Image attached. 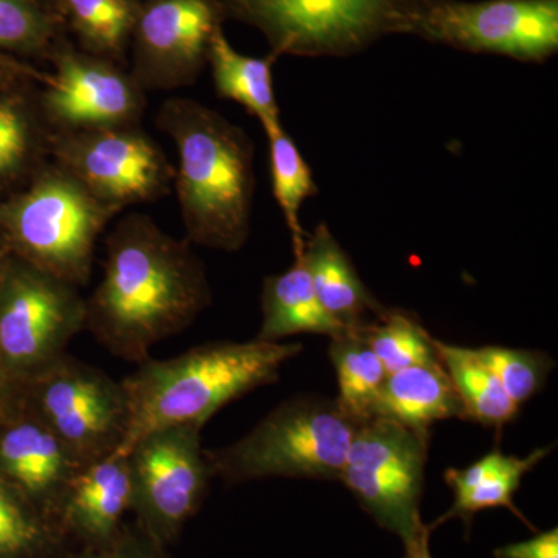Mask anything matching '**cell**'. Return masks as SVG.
<instances>
[{
  "mask_svg": "<svg viewBox=\"0 0 558 558\" xmlns=\"http://www.w3.org/2000/svg\"><path fill=\"white\" fill-rule=\"evenodd\" d=\"M476 354L519 407L537 395L554 368L553 359L542 351L484 347L476 349Z\"/></svg>",
  "mask_w": 558,
  "mask_h": 558,
  "instance_id": "cell-29",
  "label": "cell"
},
{
  "mask_svg": "<svg viewBox=\"0 0 558 558\" xmlns=\"http://www.w3.org/2000/svg\"><path fill=\"white\" fill-rule=\"evenodd\" d=\"M78 289L13 255L0 282V368L14 384L53 365L86 329Z\"/></svg>",
  "mask_w": 558,
  "mask_h": 558,
  "instance_id": "cell-7",
  "label": "cell"
},
{
  "mask_svg": "<svg viewBox=\"0 0 558 558\" xmlns=\"http://www.w3.org/2000/svg\"><path fill=\"white\" fill-rule=\"evenodd\" d=\"M39 2L43 3L44 7H47V9L53 11L54 0H39Z\"/></svg>",
  "mask_w": 558,
  "mask_h": 558,
  "instance_id": "cell-38",
  "label": "cell"
},
{
  "mask_svg": "<svg viewBox=\"0 0 558 558\" xmlns=\"http://www.w3.org/2000/svg\"><path fill=\"white\" fill-rule=\"evenodd\" d=\"M83 465L22 400L0 422V476L33 506L60 512Z\"/></svg>",
  "mask_w": 558,
  "mask_h": 558,
  "instance_id": "cell-15",
  "label": "cell"
},
{
  "mask_svg": "<svg viewBox=\"0 0 558 558\" xmlns=\"http://www.w3.org/2000/svg\"><path fill=\"white\" fill-rule=\"evenodd\" d=\"M11 259H13V252H11L9 244H7V241L3 240L2 234H0V282H2L3 277H5Z\"/></svg>",
  "mask_w": 558,
  "mask_h": 558,
  "instance_id": "cell-36",
  "label": "cell"
},
{
  "mask_svg": "<svg viewBox=\"0 0 558 558\" xmlns=\"http://www.w3.org/2000/svg\"><path fill=\"white\" fill-rule=\"evenodd\" d=\"M329 357L339 380L336 400L341 411L355 424L373 418L388 376L379 357L354 328L330 339Z\"/></svg>",
  "mask_w": 558,
  "mask_h": 558,
  "instance_id": "cell-25",
  "label": "cell"
},
{
  "mask_svg": "<svg viewBox=\"0 0 558 558\" xmlns=\"http://www.w3.org/2000/svg\"><path fill=\"white\" fill-rule=\"evenodd\" d=\"M199 425L156 429L132 447V509L157 542L178 534L211 478Z\"/></svg>",
  "mask_w": 558,
  "mask_h": 558,
  "instance_id": "cell-13",
  "label": "cell"
},
{
  "mask_svg": "<svg viewBox=\"0 0 558 558\" xmlns=\"http://www.w3.org/2000/svg\"><path fill=\"white\" fill-rule=\"evenodd\" d=\"M293 266L284 274L264 279L260 295L263 322L256 340H279L299 333H322L332 337L349 328L330 317L317 299L310 271L301 256H293Z\"/></svg>",
  "mask_w": 558,
  "mask_h": 558,
  "instance_id": "cell-20",
  "label": "cell"
},
{
  "mask_svg": "<svg viewBox=\"0 0 558 558\" xmlns=\"http://www.w3.org/2000/svg\"><path fill=\"white\" fill-rule=\"evenodd\" d=\"M269 140L271 190L275 201L284 216L292 236L293 256L300 255L304 245L303 227L300 222V209L311 197L317 196L318 186L312 170L299 146L284 128L267 135Z\"/></svg>",
  "mask_w": 558,
  "mask_h": 558,
  "instance_id": "cell-26",
  "label": "cell"
},
{
  "mask_svg": "<svg viewBox=\"0 0 558 558\" xmlns=\"http://www.w3.org/2000/svg\"><path fill=\"white\" fill-rule=\"evenodd\" d=\"M47 60L53 72L40 84L38 98L53 134L138 126L146 92L119 62L87 53L65 36Z\"/></svg>",
  "mask_w": 558,
  "mask_h": 558,
  "instance_id": "cell-12",
  "label": "cell"
},
{
  "mask_svg": "<svg viewBox=\"0 0 558 558\" xmlns=\"http://www.w3.org/2000/svg\"><path fill=\"white\" fill-rule=\"evenodd\" d=\"M357 425L337 400H286L231 446L205 450L211 476L339 480Z\"/></svg>",
  "mask_w": 558,
  "mask_h": 558,
  "instance_id": "cell-5",
  "label": "cell"
},
{
  "mask_svg": "<svg viewBox=\"0 0 558 558\" xmlns=\"http://www.w3.org/2000/svg\"><path fill=\"white\" fill-rule=\"evenodd\" d=\"M379 357L388 374L411 366L439 363L427 330L405 311L381 312L376 322L354 328Z\"/></svg>",
  "mask_w": 558,
  "mask_h": 558,
  "instance_id": "cell-27",
  "label": "cell"
},
{
  "mask_svg": "<svg viewBox=\"0 0 558 558\" xmlns=\"http://www.w3.org/2000/svg\"><path fill=\"white\" fill-rule=\"evenodd\" d=\"M132 509V478L128 454H109L80 470L60 508L65 526L90 542L116 537L124 512Z\"/></svg>",
  "mask_w": 558,
  "mask_h": 558,
  "instance_id": "cell-16",
  "label": "cell"
},
{
  "mask_svg": "<svg viewBox=\"0 0 558 558\" xmlns=\"http://www.w3.org/2000/svg\"><path fill=\"white\" fill-rule=\"evenodd\" d=\"M50 160L117 211L159 201L174 185V167L140 124L51 134Z\"/></svg>",
  "mask_w": 558,
  "mask_h": 558,
  "instance_id": "cell-11",
  "label": "cell"
},
{
  "mask_svg": "<svg viewBox=\"0 0 558 558\" xmlns=\"http://www.w3.org/2000/svg\"><path fill=\"white\" fill-rule=\"evenodd\" d=\"M227 17L222 0H142L132 32L131 75L143 90L196 83Z\"/></svg>",
  "mask_w": 558,
  "mask_h": 558,
  "instance_id": "cell-14",
  "label": "cell"
},
{
  "mask_svg": "<svg viewBox=\"0 0 558 558\" xmlns=\"http://www.w3.org/2000/svg\"><path fill=\"white\" fill-rule=\"evenodd\" d=\"M21 398V387L3 373L0 368V422L9 416L10 411L16 407V400Z\"/></svg>",
  "mask_w": 558,
  "mask_h": 558,
  "instance_id": "cell-34",
  "label": "cell"
},
{
  "mask_svg": "<svg viewBox=\"0 0 558 558\" xmlns=\"http://www.w3.org/2000/svg\"><path fill=\"white\" fill-rule=\"evenodd\" d=\"M409 35L470 53L545 62L558 51V0H421Z\"/></svg>",
  "mask_w": 558,
  "mask_h": 558,
  "instance_id": "cell-9",
  "label": "cell"
},
{
  "mask_svg": "<svg viewBox=\"0 0 558 558\" xmlns=\"http://www.w3.org/2000/svg\"><path fill=\"white\" fill-rule=\"evenodd\" d=\"M112 539L110 538L109 542L102 543L105 545L102 549L84 553L73 558H156L146 548H143V545L131 542L117 543L116 545V543H112Z\"/></svg>",
  "mask_w": 558,
  "mask_h": 558,
  "instance_id": "cell-32",
  "label": "cell"
},
{
  "mask_svg": "<svg viewBox=\"0 0 558 558\" xmlns=\"http://www.w3.org/2000/svg\"><path fill=\"white\" fill-rule=\"evenodd\" d=\"M429 531L432 529L424 524L409 538L403 539L405 558H433L429 554Z\"/></svg>",
  "mask_w": 558,
  "mask_h": 558,
  "instance_id": "cell-35",
  "label": "cell"
},
{
  "mask_svg": "<svg viewBox=\"0 0 558 558\" xmlns=\"http://www.w3.org/2000/svg\"><path fill=\"white\" fill-rule=\"evenodd\" d=\"M211 304L204 263L149 216L131 213L106 238L105 271L86 299V329L110 354L142 363Z\"/></svg>",
  "mask_w": 558,
  "mask_h": 558,
  "instance_id": "cell-1",
  "label": "cell"
},
{
  "mask_svg": "<svg viewBox=\"0 0 558 558\" xmlns=\"http://www.w3.org/2000/svg\"><path fill=\"white\" fill-rule=\"evenodd\" d=\"M31 78L0 87V189H24L50 161L51 132Z\"/></svg>",
  "mask_w": 558,
  "mask_h": 558,
  "instance_id": "cell-17",
  "label": "cell"
},
{
  "mask_svg": "<svg viewBox=\"0 0 558 558\" xmlns=\"http://www.w3.org/2000/svg\"><path fill=\"white\" fill-rule=\"evenodd\" d=\"M301 343L213 341L167 360L148 359L121 381L128 429L117 454L156 429L205 424L253 389L275 384Z\"/></svg>",
  "mask_w": 558,
  "mask_h": 558,
  "instance_id": "cell-3",
  "label": "cell"
},
{
  "mask_svg": "<svg viewBox=\"0 0 558 558\" xmlns=\"http://www.w3.org/2000/svg\"><path fill=\"white\" fill-rule=\"evenodd\" d=\"M142 0H54L53 13L65 33L78 43V49L123 61L137 21Z\"/></svg>",
  "mask_w": 558,
  "mask_h": 558,
  "instance_id": "cell-23",
  "label": "cell"
},
{
  "mask_svg": "<svg viewBox=\"0 0 558 558\" xmlns=\"http://www.w3.org/2000/svg\"><path fill=\"white\" fill-rule=\"evenodd\" d=\"M229 20L263 33L282 57H351L389 35H409L421 0H222Z\"/></svg>",
  "mask_w": 558,
  "mask_h": 558,
  "instance_id": "cell-6",
  "label": "cell"
},
{
  "mask_svg": "<svg viewBox=\"0 0 558 558\" xmlns=\"http://www.w3.org/2000/svg\"><path fill=\"white\" fill-rule=\"evenodd\" d=\"M47 76H49V73L39 72V70L22 64L20 61L14 62V64L0 65V87L17 78H31L43 84Z\"/></svg>",
  "mask_w": 558,
  "mask_h": 558,
  "instance_id": "cell-33",
  "label": "cell"
},
{
  "mask_svg": "<svg viewBox=\"0 0 558 558\" xmlns=\"http://www.w3.org/2000/svg\"><path fill=\"white\" fill-rule=\"evenodd\" d=\"M119 213L50 160L24 189L0 201V234L17 258L83 288L98 238Z\"/></svg>",
  "mask_w": 558,
  "mask_h": 558,
  "instance_id": "cell-4",
  "label": "cell"
},
{
  "mask_svg": "<svg viewBox=\"0 0 558 558\" xmlns=\"http://www.w3.org/2000/svg\"><path fill=\"white\" fill-rule=\"evenodd\" d=\"M432 343L461 400L465 418L502 428L517 417L520 407L509 398L476 349L454 347L438 339H432Z\"/></svg>",
  "mask_w": 558,
  "mask_h": 558,
  "instance_id": "cell-24",
  "label": "cell"
},
{
  "mask_svg": "<svg viewBox=\"0 0 558 558\" xmlns=\"http://www.w3.org/2000/svg\"><path fill=\"white\" fill-rule=\"evenodd\" d=\"M64 36L60 17L39 0H0V54L47 60Z\"/></svg>",
  "mask_w": 558,
  "mask_h": 558,
  "instance_id": "cell-28",
  "label": "cell"
},
{
  "mask_svg": "<svg viewBox=\"0 0 558 558\" xmlns=\"http://www.w3.org/2000/svg\"><path fill=\"white\" fill-rule=\"evenodd\" d=\"M428 435L385 417L362 422L349 447L340 481L374 520L409 538L421 520Z\"/></svg>",
  "mask_w": 558,
  "mask_h": 558,
  "instance_id": "cell-10",
  "label": "cell"
},
{
  "mask_svg": "<svg viewBox=\"0 0 558 558\" xmlns=\"http://www.w3.org/2000/svg\"><path fill=\"white\" fill-rule=\"evenodd\" d=\"M497 558H558V531L535 535L526 542L513 543L495 550Z\"/></svg>",
  "mask_w": 558,
  "mask_h": 558,
  "instance_id": "cell-31",
  "label": "cell"
},
{
  "mask_svg": "<svg viewBox=\"0 0 558 558\" xmlns=\"http://www.w3.org/2000/svg\"><path fill=\"white\" fill-rule=\"evenodd\" d=\"M156 124L178 148L174 186L186 241L222 252L244 247L256 189L247 132L189 98L165 101Z\"/></svg>",
  "mask_w": 558,
  "mask_h": 558,
  "instance_id": "cell-2",
  "label": "cell"
},
{
  "mask_svg": "<svg viewBox=\"0 0 558 558\" xmlns=\"http://www.w3.org/2000/svg\"><path fill=\"white\" fill-rule=\"evenodd\" d=\"M374 417L389 418L425 435L436 422L465 418L461 400L440 362L388 374Z\"/></svg>",
  "mask_w": 558,
  "mask_h": 558,
  "instance_id": "cell-19",
  "label": "cell"
},
{
  "mask_svg": "<svg viewBox=\"0 0 558 558\" xmlns=\"http://www.w3.org/2000/svg\"><path fill=\"white\" fill-rule=\"evenodd\" d=\"M277 60L274 53L263 58L240 53L227 39L223 28L216 33L208 51V65L218 97L238 102L250 116L256 117L266 135L282 126L271 75Z\"/></svg>",
  "mask_w": 558,
  "mask_h": 558,
  "instance_id": "cell-22",
  "label": "cell"
},
{
  "mask_svg": "<svg viewBox=\"0 0 558 558\" xmlns=\"http://www.w3.org/2000/svg\"><path fill=\"white\" fill-rule=\"evenodd\" d=\"M46 539L35 506L0 476V558L31 556Z\"/></svg>",
  "mask_w": 558,
  "mask_h": 558,
  "instance_id": "cell-30",
  "label": "cell"
},
{
  "mask_svg": "<svg viewBox=\"0 0 558 558\" xmlns=\"http://www.w3.org/2000/svg\"><path fill=\"white\" fill-rule=\"evenodd\" d=\"M549 453L550 447H545L532 451L526 458H519L495 449L469 468L447 470L446 481L453 490L454 502L432 527L454 517L469 523L476 512L492 508H508L526 521L513 505V495L519 490L523 476Z\"/></svg>",
  "mask_w": 558,
  "mask_h": 558,
  "instance_id": "cell-21",
  "label": "cell"
},
{
  "mask_svg": "<svg viewBox=\"0 0 558 558\" xmlns=\"http://www.w3.org/2000/svg\"><path fill=\"white\" fill-rule=\"evenodd\" d=\"M14 62L17 61L13 60L11 57H5V54H0V65L14 64Z\"/></svg>",
  "mask_w": 558,
  "mask_h": 558,
  "instance_id": "cell-37",
  "label": "cell"
},
{
  "mask_svg": "<svg viewBox=\"0 0 558 558\" xmlns=\"http://www.w3.org/2000/svg\"><path fill=\"white\" fill-rule=\"evenodd\" d=\"M310 271L312 286L323 310L347 328L379 317L385 306L360 279L354 264L325 223L304 236L300 255Z\"/></svg>",
  "mask_w": 558,
  "mask_h": 558,
  "instance_id": "cell-18",
  "label": "cell"
},
{
  "mask_svg": "<svg viewBox=\"0 0 558 558\" xmlns=\"http://www.w3.org/2000/svg\"><path fill=\"white\" fill-rule=\"evenodd\" d=\"M22 400L81 465L117 453L128 429L121 381L83 360L62 355L22 385Z\"/></svg>",
  "mask_w": 558,
  "mask_h": 558,
  "instance_id": "cell-8",
  "label": "cell"
}]
</instances>
